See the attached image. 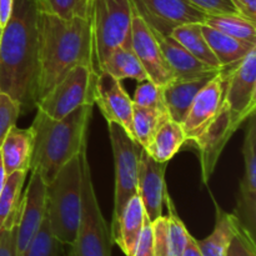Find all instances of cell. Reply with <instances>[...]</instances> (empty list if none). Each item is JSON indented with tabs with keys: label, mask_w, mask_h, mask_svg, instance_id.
I'll use <instances>...</instances> for the list:
<instances>
[{
	"label": "cell",
	"mask_w": 256,
	"mask_h": 256,
	"mask_svg": "<svg viewBox=\"0 0 256 256\" xmlns=\"http://www.w3.org/2000/svg\"><path fill=\"white\" fill-rule=\"evenodd\" d=\"M139 196L134 195L116 218L112 220V244H116L125 256H132L145 222H148Z\"/></svg>",
	"instance_id": "ac0fdd59"
},
{
	"label": "cell",
	"mask_w": 256,
	"mask_h": 256,
	"mask_svg": "<svg viewBox=\"0 0 256 256\" xmlns=\"http://www.w3.org/2000/svg\"><path fill=\"white\" fill-rule=\"evenodd\" d=\"M132 100L134 106L152 108V109L168 112L164 100V88L159 86L150 80L139 82Z\"/></svg>",
	"instance_id": "d6a6232c"
},
{
	"label": "cell",
	"mask_w": 256,
	"mask_h": 256,
	"mask_svg": "<svg viewBox=\"0 0 256 256\" xmlns=\"http://www.w3.org/2000/svg\"><path fill=\"white\" fill-rule=\"evenodd\" d=\"M238 129L239 126L232 122V115L224 102L214 120L208 125L200 136L192 142L199 152L202 179L204 184L209 182L222 150Z\"/></svg>",
	"instance_id": "2e32d148"
},
{
	"label": "cell",
	"mask_w": 256,
	"mask_h": 256,
	"mask_svg": "<svg viewBox=\"0 0 256 256\" xmlns=\"http://www.w3.org/2000/svg\"><path fill=\"white\" fill-rule=\"evenodd\" d=\"M132 256H154L152 222L149 220L145 222L144 228H142V232L140 234L139 240H138Z\"/></svg>",
	"instance_id": "74e56055"
},
{
	"label": "cell",
	"mask_w": 256,
	"mask_h": 256,
	"mask_svg": "<svg viewBox=\"0 0 256 256\" xmlns=\"http://www.w3.org/2000/svg\"><path fill=\"white\" fill-rule=\"evenodd\" d=\"M38 0H14L0 36V89L20 105L22 114L36 104Z\"/></svg>",
	"instance_id": "7a4b0ae2"
},
{
	"label": "cell",
	"mask_w": 256,
	"mask_h": 256,
	"mask_svg": "<svg viewBox=\"0 0 256 256\" xmlns=\"http://www.w3.org/2000/svg\"><path fill=\"white\" fill-rule=\"evenodd\" d=\"M4 182H5V172H4V166H2V155H0V192H2Z\"/></svg>",
	"instance_id": "7bdbcfd3"
},
{
	"label": "cell",
	"mask_w": 256,
	"mask_h": 256,
	"mask_svg": "<svg viewBox=\"0 0 256 256\" xmlns=\"http://www.w3.org/2000/svg\"><path fill=\"white\" fill-rule=\"evenodd\" d=\"M239 15L256 22V0H230Z\"/></svg>",
	"instance_id": "ab89813d"
},
{
	"label": "cell",
	"mask_w": 256,
	"mask_h": 256,
	"mask_svg": "<svg viewBox=\"0 0 256 256\" xmlns=\"http://www.w3.org/2000/svg\"><path fill=\"white\" fill-rule=\"evenodd\" d=\"M82 165V205L72 256H112V239L98 202L86 146L79 155Z\"/></svg>",
	"instance_id": "5b68a950"
},
{
	"label": "cell",
	"mask_w": 256,
	"mask_h": 256,
	"mask_svg": "<svg viewBox=\"0 0 256 256\" xmlns=\"http://www.w3.org/2000/svg\"><path fill=\"white\" fill-rule=\"evenodd\" d=\"M132 49L142 62L148 79L159 86H166L175 82V75L168 64L165 55L154 36L152 30L132 9Z\"/></svg>",
	"instance_id": "5bb4252c"
},
{
	"label": "cell",
	"mask_w": 256,
	"mask_h": 256,
	"mask_svg": "<svg viewBox=\"0 0 256 256\" xmlns=\"http://www.w3.org/2000/svg\"><path fill=\"white\" fill-rule=\"evenodd\" d=\"M164 202L168 208V222H169V242H170V256H182L189 242L190 232H188L186 226L184 225L182 220L180 219L176 212L174 202L170 198L169 192H165Z\"/></svg>",
	"instance_id": "4dcf8cb0"
},
{
	"label": "cell",
	"mask_w": 256,
	"mask_h": 256,
	"mask_svg": "<svg viewBox=\"0 0 256 256\" xmlns=\"http://www.w3.org/2000/svg\"><path fill=\"white\" fill-rule=\"evenodd\" d=\"M36 30L38 102L75 66L95 69V56L90 15L65 20L39 9Z\"/></svg>",
	"instance_id": "6da1fadb"
},
{
	"label": "cell",
	"mask_w": 256,
	"mask_h": 256,
	"mask_svg": "<svg viewBox=\"0 0 256 256\" xmlns=\"http://www.w3.org/2000/svg\"><path fill=\"white\" fill-rule=\"evenodd\" d=\"M46 184L38 170H32L26 192L22 198L15 235V256H24L46 212Z\"/></svg>",
	"instance_id": "4fadbf2b"
},
{
	"label": "cell",
	"mask_w": 256,
	"mask_h": 256,
	"mask_svg": "<svg viewBox=\"0 0 256 256\" xmlns=\"http://www.w3.org/2000/svg\"><path fill=\"white\" fill-rule=\"evenodd\" d=\"M229 68H222L195 96L186 116L182 122L186 142H195L222 109Z\"/></svg>",
	"instance_id": "7c38bea8"
},
{
	"label": "cell",
	"mask_w": 256,
	"mask_h": 256,
	"mask_svg": "<svg viewBox=\"0 0 256 256\" xmlns=\"http://www.w3.org/2000/svg\"><path fill=\"white\" fill-rule=\"evenodd\" d=\"M25 178V172H15L5 176L0 192V230L6 225L16 222Z\"/></svg>",
	"instance_id": "4316f807"
},
{
	"label": "cell",
	"mask_w": 256,
	"mask_h": 256,
	"mask_svg": "<svg viewBox=\"0 0 256 256\" xmlns=\"http://www.w3.org/2000/svg\"><path fill=\"white\" fill-rule=\"evenodd\" d=\"M242 156L244 174L239 184L236 206L232 215L240 226L255 239L256 232V119L255 114L248 118Z\"/></svg>",
	"instance_id": "8fae6325"
},
{
	"label": "cell",
	"mask_w": 256,
	"mask_h": 256,
	"mask_svg": "<svg viewBox=\"0 0 256 256\" xmlns=\"http://www.w3.org/2000/svg\"><path fill=\"white\" fill-rule=\"evenodd\" d=\"M152 32L164 52L168 64L174 72L175 80L199 79V78L214 74L220 70L212 69L192 56L172 35H162L156 32Z\"/></svg>",
	"instance_id": "d6986e66"
},
{
	"label": "cell",
	"mask_w": 256,
	"mask_h": 256,
	"mask_svg": "<svg viewBox=\"0 0 256 256\" xmlns=\"http://www.w3.org/2000/svg\"><path fill=\"white\" fill-rule=\"evenodd\" d=\"M152 246L154 256H170L169 242V222L168 216H160L152 222Z\"/></svg>",
	"instance_id": "d590c367"
},
{
	"label": "cell",
	"mask_w": 256,
	"mask_h": 256,
	"mask_svg": "<svg viewBox=\"0 0 256 256\" xmlns=\"http://www.w3.org/2000/svg\"><path fill=\"white\" fill-rule=\"evenodd\" d=\"M202 30L222 68L238 64L256 48L255 44L242 42L205 24H202Z\"/></svg>",
	"instance_id": "7402d4cb"
},
{
	"label": "cell",
	"mask_w": 256,
	"mask_h": 256,
	"mask_svg": "<svg viewBox=\"0 0 256 256\" xmlns=\"http://www.w3.org/2000/svg\"><path fill=\"white\" fill-rule=\"evenodd\" d=\"M108 130L115 166L114 219L126 202L138 194V172L142 146L125 132L124 128L115 122H108Z\"/></svg>",
	"instance_id": "ba28073f"
},
{
	"label": "cell",
	"mask_w": 256,
	"mask_h": 256,
	"mask_svg": "<svg viewBox=\"0 0 256 256\" xmlns=\"http://www.w3.org/2000/svg\"><path fill=\"white\" fill-rule=\"evenodd\" d=\"M15 235L16 222L6 225L0 230V256H15Z\"/></svg>",
	"instance_id": "f35d334b"
},
{
	"label": "cell",
	"mask_w": 256,
	"mask_h": 256,
	"mask_svg": "<svg viewBox=\"0 0 256 256\" xmlns=\"http://www.w3.org/2000/svg\"><path fill=\"white\" fill-rule=\"evenodd\" d=\"M166 168L168 162H156L142 148L138 172V196L150 222L162 215L164 195L168 190L165 182Z\"/></svg>",
	"instance_id": "e0dca14e"
},
{
	"label": "cell",
	"mask_w": 256,
	"mask_h": 256,
	"mask_svg": "<svg viewBox=\"0 0 256 256\" xmlns=\"http://www.w3.org/2000/svg\"><path fill=\"white\" fill-rule=\"evenodd\" d=\"M226 256H256L255 239L240 226L239 222L228 248Z\"/></svg>",
	"instance_id": "e575fe53"
},
{
	"label": "cell",
	"mask_w": 256,
	"mask_h": 256,
	"mask_svg": "<svg viewBox=\"0 0 256 256\" xmlns=\"http://www.w3.org/2000/svg\"><path fill=\"white\" fill-rule=\"evenodd\" d=\"M94 104L99 108L106 122H115L135 140L132 129L134 104L120 80L106 72H98L94 89ZM136 142V140H135Z\"/></svg>",
	"instance_id": "9a60e30c"
},
{
	"label": "cell",
	"mask_w": 256,
	"mask_h": 256,
	"mask_svg": "<svg viewBox=\"0 0 256 256\" xmlns=\"http://www.w3.org/2000/svg\"><path fill=\"white\" fill-rule=\"evenodd\" d=\"M99 72H106L118 80L132 79L142 82L148 75L132 48H118L110 54Z\"/></svg>",
	"instance_id": "484cf974"
},
{
	"label": "cell",
	"mask_w": 256,
	"mask_h": 256,
	"mask_svg": "<svg viewBox=\"0 0 256 256\" xmlns=\"http://www.w3.org/2000/svg\"><path fill=\"white\" fill-rule=\"evenodd\" d=\"M218 72L199 79L175 80L172 84L164 86V100L170 119L182 124L198 92Z\"/></svg>",
	"instance_id": "44dd1931"
},
{
	"label": "cell",
	"mask_w": 256,
	"mask_h": 256,
	"mask_svg": "<svg viewBox=\"0 0 256 256\" xmlns=\"http://www.w3.org/2000/svg\"><path fill=\"white\" fill-rule=\"evenodd\" d=\"M20 114V105L0 89V148L10 129L16 125Z\"/></svg>",
	"instance_id": "836d02e7"
},
{
	"label": "cell",
	"mask_w": 256,
	"mask_h": 256,
	"mask_svg": "<svg viewBox=\"0 0 256 256\" xmlns=\"http://www.w3.org/2000/svg\"><path fill=\"white\" fill-rule=\"evenodd\" d=\"M205 25L212 26L224 34L256 45V25L239 14L206 15Z\"/></svg>",
	"instance_id": "f1b7e54d"
},
{
	"label": "cell",
	"mask_w": 256,
	"mask_h": 256,
	"mask_svg": "<svg viewBox=\"0 0 256 256\" xmlns=\"http://www.w3.org/2000/svg\"><path fill=\"white\" fill-rule=\"evenodd\" d=\"M14 0H0V24L4 28L12 12Z\"/></svg>",
	"instance_id": "60d3db41"
},
{
	"label": "cell",
	"mask_w": 256,
	"mask_h": 256,
	"mask_svg": "<svg viewBox=\"0 0 256 256\" xmlns=\"http://www.w3.org/2000/svg\"><path fill=\"white\" fill-rule=\"evenodd\" d=\"M94 105L78 108L62 119H52L36 109L30 130L34 146L30 170H38L49 184L60 169L86 146V132Z\"/></svg>",
	"instance_id": "3957f363"
},
{
	"label": "cell",
	"mask_w": 256,
	"mask_h": 256,
	"mask_svg": "<svg viewBox=\"0 0 256 256\" xmlns=\"http://www.w3.org/2000/svg\"><path fill=\"white\" fill-rule=\"evenodd\" d=\"M64 245L55 238L46 212L24 256H62Z\"/></svg>",
	"instance_id": "f546056e"
},
{
	"label": "cell",
	"mask_w": 256,
	"mask_h": 256,
	"mask_svg": "<svg viewBox=\"0 0 256 256\" xmlns=\"http://www.w3.org/2000/svg\"><path fill=\"white\" fill-rule=\"evenodd\" d=\"M206 15L238 14L230 0H188Z\"/></svg>",
	"instance_id": "8d00e7d4"
},
{
	"label": "cell",
	"mask_w": 256,
	"mask_h": 256,
	"mask_svg": "<svg viewBox=\"0 0 256 256\" xmlns=\"http://www.w3.org/2000/svg\"><path fill=\"white\" fill-rule=\"evenodd\" d=\"M95 69L118 48H132V5L130 0H92L90 5Z\"/></svg>",
	"instance_id": "8992f818"
},
{
	"label": "cell",
	"mask_w": 256,
	"mask_h": 256,
	"mask_svg": "<svg viewBox=\"0 0 256 256\" xmlns=\"http://www.w3.org/2000/svg\"><path fill=\"white\" fill-rule=\"evenodd\" d=\"M32 146H34V139L30 128L20 129L15 125L10 129L0 148L5 176L15 172H29Z\"/></svg>",
	"instance_id": "ffe728a7"
},
{
	"label": "cell",
	"mask_w": 256,
	"mask_h": 256,
	"mask_svg": "<svg viewBox=\"0 0 256 256\" xmlns=\"http://www.w3.org/2000/svg\"><path fill=\"white\" fill-rule=\"evenodd\" d=\"M185 142L186 136L182 124L170 119L160 128L152 142L144 149L156 162H169Z\"/></svg>",
	"instance_id": "cb8c5ba5"
},
{
	"label": "cell",
	"mask_w": 256,
	"mask_h": 256,
	"mask_svg": "<svg viewBox=\"0 0 256 256\" xmlns=\"http://www.w3.org/2000/svg\"><path fill=\"white\" fill-rule=\"evenodd\" d=\"M182 256H202V252H200L199 248H198L196 242H195V238L192 236V235H190L189 242H188Z\"/></svg>",
	"instance_id": "b9f144b4"
},
{
	"label": "cell",
	"mask_w": 256,
	"mask_h": 256,
	"mask_svg": "<svg viewBox=\"0 0 256 256\" xmlns=\"http://www.w3.org/2000/svg\"><path fill=\"white\" fill-rule=\"evenodd\" d=\"M224 102L238 126L256 109V48L244 59L229 68Z\"/></svg>",
	"instance_id": "9c48e42d"
},
{
	"label": "cell",
	"mask_w": 256,
	"mask_h": 256,
	"mask_svg": "<svg viewBox=\"0 0 256 256\" xmlns=\"http://www.w3.org/2000/svg\"><path fill=\"white\" fill-rule=\"evenodd\" d=\"M134 12L148 26L162 35H172L175 28L190 22L204 24L206 14L188 0H130Z\"/></svg>",
	"instance_id": "30bf717a"
},
{
	"label": "cell",
	"mask_w": 256,
	"mask_h": 256,
	"mask_svg": "<svg viewBox=\"0 0 256 256\" xmlns=\"http://www.w3.org/2000/svg\"><path fill=\"white\" fill-rule=\"evenodd\" d=\"M80 155V154H79ZM46 215L52 234L62 245L72 248L76 238L82 205V165L72 158L46 184Z\"/></svg>",
	"instance_id": "277c9868"
},
{
	"label": "cell",
	"mask_w": 256,
	"mask_h": 256,
	"mask_svg": "<svg viewBox=\"0 0 256 256\" xmlns=\"http://www.w3.org/2000/svg\"><path fill=\"white\" fill-rule=\"evenodd\" d=\"M96 70L79 65L70 70L36 102V109L52 119H62L78 108L94 105Z\"/></svg>",
	"instance_id": "52a82bcc"
},
{
	"label": "cell",
	"mask_w": 256,
	"mask_h": 256,
	"mask_svg": "<svg viewBox=\"0 0 256 256\" xmlns=\"http://www.w3.org/2000/svg\"><path fill=\"white\" fill-rule=\"evenodd\" d=\"M214 205L216 212L214 230L205 239H195V242L202 256H226L228 248L235 234L238 222L234 215L222 210L215 200Z\"/></svg>",
	"instance_id": "603a6c76"
},
{
	"label": "cell",
	"mask_w": 256,
	"mask_h": 256,
	"mask_svg": "<svg viewBox=\"0 0 256 256\" xmlns=\"http://www.w3.org/2000/svg\"><path fill=\"white\" fill-rule=\"evenodd\" d=\"M168 120H170V116L166 110L134 106L132 129H134L135 140L142 148H146L154 139L155 134Z\"/></svg>",
	"instance_id": "83f0119b"
},
{
	"label": "cell",
	"mask_w": 256,
	"mask_h": 256,
	"mask_svg": "<svg viewBox=\"0 0 256 256\" xmlns=\"http://www.w3.org/2000/svg\"><path fill=\"white\" fill-rule=\"evenodd\" d=\"M85 2H86V4L90 6V5H92V0H85Z\"/></svg>",
	"instance_id": "ee69618b"
},
{
	"label": "cell",
	"mask_w": 256,
	"mask_h": 256,
	"mask_svg": "<svg viewBox=\"0 0 256 256\" xmlns=\"http://www.w3.org/2000/svg\"><path fill=\"white\" fill-rule=\"evenodd\" d=\"M2 24H0V36H2Z\"/></svg>",
	"instance_id": "f6af8a7d"
},
{
	"label": "cell",
	"mask_w": 256,
	"mask_h": 256,
	"mask_svg": "<svg viewBox=\"0 0 256 256\" xmlns=\"http://www.w3.org/2000/svg\"><path fill=\"white\" fill-rule=\"evenodd\" d=\"M38 6L65 20L90 15V6L85 0H38Z\"/></svg>",
	"instance_id": "1f68e13d"
},
{
	"label": "cell",
	"mask_w": 256,
	"mask_h": 256,
	"mask_svg": "<svg viewBox=\"0 0 256 256\" xmlns=\"http://www.w3.org/2000/svg\"><path fill=\"white\" fill-rule=\"evenodd\" d=\"M172 36L176 39L192 56L212 69H222V65L218 62L216 56L210 49L206 39L202 30V24L190 22L175 28Z\"/></svg>",
	"instance_id": "d4e9b609"
}]
</instances>
